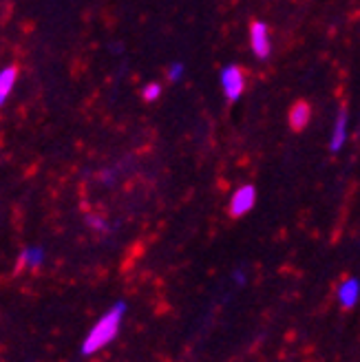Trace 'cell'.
<instances>
[{
	"mask_svg": "<svg viewBox=\"0 0 360 362\" xmlns=\"http://www.w3.org/2000/svg\"><path fill=\"white\" fill-rule=\"evenodd\" d=\"M16 80H18V69L16 66H5L3 71H0V108H3V104L11 95Z\"/></svg>",
	"mask_w": 360,
	"mask_h": 362,
	"instance_id": "ba28073f",
	"label": "cell"
},
{
	"mask_svg": "<svg viewBox=\"0 0 360 362\" xmlns=\"http://www.w3.org/2000/svg\"><path fill=\"white\" fill-rule=\"evenodd\" d=\"M86 223L91 226L93 230H98V232H104L106 230V221L102 219V216H98V214H88L86 216Z\"/></svg>",
	"mask_w": 360,
	"mask_h": 362,
	"instance_id": "7c38bea8",
	"label": "cell"
},
{
	"mask_svg": "<svg viewBox=\"0 0 360 362\" xmlns=\"http://www.w3.org/2000/svg\"><path fill=\"white\" fill-rule=\"evenodd\" d=\"M310 117H312V108H310V104L296 102V104L290 108V126H292L294 131L305 129V126H308V122H310Z\"/></svg>",
	"mask_w": 360,
	"mask_h": 362,
	"instance_id": "9c48e42d",
	"label": "cell"
},
{
	"mask_svg": "<svg viewBox=\"0 0 360 362\" xmlns=\"http://www.w3.org/2000/svg\"><path fill=\"white\" fill-rule=\"evenodd\" d=\"M336 298L340 303L343 310H354L360 300V281L356 276H349V279H343L336 289Z\"/></svg>",
	"mask_w": 360,
	"mask_h": 362,
	"instance_id": "5b68a950",
	"label": "cell"
},
{
	"mask_svg": "<svg viewBox=\"0 0 360 362\" xmlns=\"http://www.w3.org/2000/svg\"><path fill=\"white\" fill-rule=\"evenodd\" d=\"M47 255H45V247L42 245H29L25 247L21 255H18V263H16V269L23 272V269H38L42 267Z\"/></svg>",
	"mask_w": 360,
	"mask_h": 362,
	"instance_id": "8992f818",
	"label": "cell"
},
{
	"mask_svg": "<svg viewBox=\"0 0 360 362\" xmlns=\"http://www.w3.org/2000/svg\"><path fill=\"white\" fill-rule=\"evenodd\" d=\"M159 95H161V86L157 82H151V84H146L141 88L144 102H155V100H159Z\"/></svg>",
	"mask_w": 360,
	"mask_h": 362,
	"instance_id": "30bf717a",
	"label": "cell"
},
{
	"mask_svg": "<svg viewBox=\"0 0 360 362\" xmlns=\"http://www.w3.org/2000/svg\"><path fill=\"white\" fill-rule=\"evenodd\" d=\"M168 80L170 82H177V80H182V76H184V64L182 62H173L170 66H168Z\"/></svg>",
	"mask_w": 360,
	"mask_h": 362,
	"instance_id": "8fae6325",
	"label": "cell"
},
{
	"mask_svg": "<svg viewBox=\"0 0 360 362\" xmlns=\"http://www.w3.org/2000/svg\"><path fill=\"white\" fill-rule=\"evenodd\" d=\"M250 47L252 51L257 53V58H267L269 56V49H272V45H269V31H267V25L265 23H259L255 21L250 27Z\"/></svg>",
	"mask_w": 360,
	"mask_h": 362,
	"instance_id": "277c9868",
	"label": "cell"
},
{
	"mask_svg": "<svg viewBox=\"0 0 360 362\" xmlns=\"http://www.w3.org/2000/svg\"><path fill=\"white\" fill-rule=\"evenodd\" d=\"M255 202H257V190L255 186H241L235 190L230 199V214L232 216H243L248 214L252 208H255Z\"/></svg>",
	"mask_w": 360,
	"mask_h": 362,
	"instance_id": "3957f363",
	"label": "cell"
},
{
	"mask_svg": "<svg viewBox=\"0 0 360 362\" xmlns=\"http://www.w3.org/2000/svg\"><path fill=\"white\" fill-rule=\"evenodd\" d=\"M221 86H223V93L230 102H237L243 93V86H245V76H243V69L237 64H228L221 69Z\"/></svg>",
	"mask_w": 360,
	"mask_h": 362,
	"instance_id": "7a4b0ae2",
	"label": "cell"
},
{
	"mask_svg": "<svg viewBox=\"0 0 360 362\" xmlns=\"http://www.w3.org/2000/svg\"><path fill=\"white\" fill-rule=\"evenodd\" d=\"M345 139H347V111L340 108L336 122H334V131H332V139H330V151L338 153L340 148L345 146Z\"/></svg>",
	"mask_w": 360,
	"mask_h": 362,
	"instance_id": "52a82bcc",
	"label": "cell"
},
{
	"mask_svg": "<svg viewBox=\"0 0 360 362\" xmlns=\"http://www.w3.org/2000/svg\"><path fill=\"white\" fill-rule=\"evenodd\" d=\"M235 281H237V283H243V274H239V272H237V274H235Z\"/></svg>",
	"mask_w": 360,
	"mask_h": 362,
	"instance_id": "4fadbf2b",
	"label": "cell"
},
{
	"mask_svg": "<svg viewBox=\"0 0 360 362\" xmlns=\"http://www.w3.org/2000/svg\"><path fill=\"white\" fill-rule=\"evenodd\" d=\"M124 314H126V303L120 300L104 316H100V320L93 325L91 329H88V334L82 340V349H80L82 356H95L104 347H109L120 334Z\"/></svg>",
	"mask_w": 360,
	"mask_h": 362,
	"instance_id": "6da1fadb",
	"label": "cell"
}]
</instances>
